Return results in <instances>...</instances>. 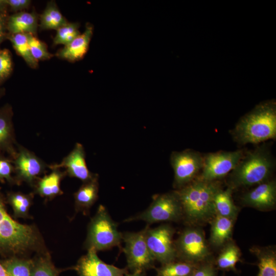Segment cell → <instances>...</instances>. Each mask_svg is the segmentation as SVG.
I'll return each instance as SVG.
<instances>
[{"label":"cell","instance_id":"484cf974","mask_svg":"<svg viewBox=\"0 0 276 276\" xmlns=\"http://www.w3.org/2000/svg\"><path fill=\"white\" fill-rule=\"evenodd\" d=\"M7 38L11 42L14 49L31 67L35 68L38 62L32 57L28 42V34H8Z\"/></svg>","mask_w":276,"mask_h":276},{"label":"cell","instance_id":"836d02e7","mask_svg":"<svg viewBox=\"0 0 276 276\" xmlns=\"http://www.w3.org/2000/svg\"><path fill=\"white\" fill-rule=\"evenodd\" d=\"M12 65L10 51L6 49L0 50V85L11 74Z\"/></svg>","mask_w":276,"mask_h":276},{"label":"cell","instance_id":"d590c367","mask_svg":"<svg viewBox=\"0 0 276 276\" xmlns=\"http://www.w3.org/2000/svg\"><path fill=\"white\" fill-rule=\"evenodd\" d=\"M8 8L16 13L28 8L31 1L30 0H6Z\"/></svg>","mask_w":276,"mask_h":276},{"label":"cell","instance_id":"4fadbf2b","mask_svg":"<svg viewBox=\"0 0 276 276\" xmlns=\"http://www.w3.org/2000/svg\"><path fill=\"white\" fill-rule=\"evenodd\" d=\"M85 158V151L83 146L77 143L71 151L63 158L60 163L49 165V169L52 170L64 168L66 175L78 178L85 182L98 175L89 171Z\"/></svg>","mask_w":276,"mask_h":276},{"label":"cell","instance_id":"f35d334b","mask_svg":"<svg viewBox=\"0 0 276 276\" xmlns=\"http://www.w3.org/2000/svg\"><path fill=\"white\" fill-rule=\"evenodd\" d=\"M0 276H8V273L3 265L0 262Z\"/></svg>","mask_w":276,"mask_h":276},{"label":"cell","instance_id":"f546056e","mask_svg":"<svg viewBox=\"0 0 276 276\" xmlns=\"http://www.w3.org/2000/svg\"><path fill=\"white\" fill-rule=\"evenodd\" d=\"M79 24L78 22H67L64 26L57 29L53 39L54 45L62 44L64 46L70 43L80 32Z\"/></svg>","mask_w":276,"mask_h":276},{"label":"cell","instance_id":"ac0fdd59","mask_svg":"<svg viewBox=\"0 0 276 276\" xmlns=\"http://www.w3.org/2000/svg\"><path fill=\"white\" fill-rule=\"evenodd\" d=\"M38 16L35 11L18 12L8 16L7 22L8 34L24 33L35 36L38 26Z\"/></svg>","mask_w":276,"mask_h":276},{"label":"cell","instance_id":"9c48e42d","mask_svg":"<svg viewBox=\"0 0 276 276\" xmlns=\"http://www.w3.org/2000/svg\"><path fill=\"white\" fill-rule=\"evenodd\" d=\"M203 162V155L193 149L172 152L170 164L174 171V188L179 190L198 178Z\"/></svg>","mask_w":276,"mask_h":276},{"label":"cell","instance_id":"e575fe53","mask_svg":"<svg viewBox=\"0 0 276 276\" xmlns=\"http://www.w3.org/2000/svg\"><path fill=\"white\" fill-rule=\"evenodd\" d=\"M192 276H217V272L212 263L206 262L197 265Z\"/></svg>","mask_w":276,"mask_h":276},{"label":"cell","instance_id":"4316f807","mask_svg":"<svg viewBox=\"0 0 276 276\" xmlns=\"http://www.w3.org/2000/svg\"><path fill=\"white\" fill-rule=\"evenodd\" d=\"M197 265L187 262L174 261L156 268V276H192Z\"/></svg>","mask_w":276,"mask_h":276},{"label":"cell","instance_id":"f1b7e54d","mask_svg":"<svg viewBox=\"0 0 276 276\" xmlns=\"http://www.w3.org/2000/svg\"><path fill=\"white\" fill-rule=\"evenodd\" d=\"M32 199V194H25L20 192H9L7 195V201L12 206L16 216L27 215Z\"/></svg>","mask_w":276,"mask_h":276},{"label":"cell","instance_id":"603a6c76","mask_svg":"<svg viewBox=\"0 0 276 276\" xmlns=\"http://www.w3.org/2000/svg\"><path fill=\"white\" fill-rule=\"evenodd\" d=\"M258 259L257 276H276V254L270 247H254L251 249Z\"/></svg>","mask_w":276,"mask_h":276},{"label":"cell","instance_id":"e0dca14e","mask_svg":"<svg viewBox=\"0 0 276 276\" xmlns=\"http://www.w3.org/2000/svg\"><path fill=\"white\" fill-rule=\"evenodd\" d=\"M93 31V26L90 24H87L84 31L59 50L56 56L59 58L71 62L81 60L88 50Z\"/></svg>","mask_w":276,"mask_h":276},{"label":"cell","instance_id":"d6a6232c","mask_svg":"<svg viewBox=\"0 0 276 276\" xmlns=\"http://www.w3.org/2000/svg\"><path fill=\"white\" fill-rule=\"evenodd\" d=\"M14 167L12 159L7 155L0 154V182L15 184Z\"/></svg>","mask_w":276,"mask_h":276},{"label":"cell","instance_id":"1f68e13d","mask_svg":"<svg viewBox=\"0 0 276 276\" xmlns=\"http://www.w3.org/2000/svg\"><path fill=\"white\" fill-rule=\"evenodd\" d=\"M28 42L31 55L38 62L52 57L53 55L48 51L46 44L35 35L28 34Z\"/></svg>","mask_w":276,"mask_h":276},{"label":"cell","instance_id":"6da1fadb","mask_svg":"<svg viewBox=\"0 0 276 276\" xmlns=\"http://www.w3.org/2000/svg\"><path fill=\"white\" fill-rule=\"evenodd\" d=\"M220 188L218 181H209L197 178L182 188L176 190L183 217L192 223L211 221L216 215L214 196Z\"/></svg>","mask_w":276,"mask_h":276},{"label":"cell","instance_id":"ba28073f","mask_svg":"<svg viewBox=\"0 0 276 276\" xmlns=\"http://www.w3.org/2000/svg\"><path fill=\"white\" fill-rule=\"evenodd\" d=\"M146 227L138 232L122 234L125 243L123 250L125 255L127 267L132 272H144L154 268L155 259L150 253L145 240Z\"/></svg>","mask_w":276,"mask_h":276},{"label":"cell","instance_id":"277c9868","mask_svg":"<svg viewBox=\"0 0 276 276\" xmlns=\"http://www.w3.org/2000/svg\"><path fill=\"white\" fill-rule=\"evenodd\" d=\"M35 241L32 227L18 222L8 213L5 199L0 191V255L14 256Z\"/></svg>","mask_w":276,"mask_h":276},{"label":"cell","instance_id":"ffe728a7","mask_svg":"<svg viewBox=\"0 0 276 276\" xmlns=\"http://www.w3.org/2000/svg\"><path fill=\"white\" fill-rule=\"evenodd\" d=\"M234 220L216 215L211 220L210 242L215 247L224 246L231 241Z\"/></svg>","mask_w":276,"mask_h":276},{"label":"cell","instance_id":"3957f363","mask_svg":"<svg viewBox=\"0 0 276 276\" xmlns=\"http://www.w3.org/2000/svg\"><path fill=\"white\" fill-rule=\"evenodd\" d=\"M238 144H257L276 137V112L273 104H262L242 117L231 132Z\"/></svg>","mask_w":276,"mask_h":276},{"label":"cell","instance_id":"8d00e7d4","mask_svg":"<svg viewBox=\"0 0 276 276\" xmlns=\"http://www.w3.org/2000/svg\"><path fill=\"white\" fill-rule=\"evenodd\" d=\"M8 15L7 11L0 12V44L7 38V22Z\"/></svg>","mask_w":276,"mask_h":276},{"label":"cell","instance_id":"44dd1931","mask_svg":"<svg viewBox=\"0 0 276 276\" xmlns=\"http://www.w3.org/2000/svg\"><path fill=\"white\" fill-rule=\"evenodd\" d=\"M99 192L98 175L92 179L83 182L74 194L76 208L86 211L95 203L98 199Z\"/></svg>","mask_w":276,"mask_h":276},{"label":"cell","instance_id":"4dcf8cb0","mask_svg":"<svg viewBox=\"0 0 276 276\" xmlns=\"http://www.w3.org/2000/svg\"><path fill=\"white\" fill-rule=\"evenodd\" d=\"M59 273L49 258L42 257L32 261L31 276H58Z\"/></svg>","mask_w":276,"mask_h":276},{"label":"cell","instance_id":"8992f818","mask_svg":"<svg viewBox=\"0 0 276 276\" xmlns=\"http://www.w3.org/2000/svg\"><path fill=\"white\" fill-rule=\"evenodd\" d=\"M182 217L181 203L175 190L154 195L151 203L147 209L124 221L142 220L149 225L154 223L177 221Z\"/></svg>","mask_w":276,"mask_h":276},{"label":"cell","instance_id":"ab89813d","mask_svg":"<svg viewBox=\"0 0 276 276\" xmlns=\"http://www.w3.org/2000/svg\"><path fill=\"white\" fill-rule=\"evenodd\" d=\"M5 94V89L0 87V99L4 96Z\"/></svg>","mask_w":276,"mask_h":276},{"label":"cell","instance_id":"8fae6325","mask_svg":"<svg viewBox=\"0 0 276 276\" xmlns=\"http://www.w3.org/2000/svg\"><path fill=\"white\" fill-rule=\"evenodd\" d=\"M244 154V151L239 149L203 155V167L198 178L209 181H218L235 169Z\"/></svg>","mask_w":276,"mask_h":276},{"label":"cell","instance_id":"cb8c5ba5","mask_svg":"<svg viewBox=\"0 0 276 276\" xmlns=\"http://www.w3.org/2000/svg\"><path fill=\"white\" fill-rule=\"evenodd\" d=\"M41 30H56L65 25L67 21L59 11L56 4L50 1L39 16Z\"/></svg>","mask_w":276,"mask_h":276},{"label":"cell","instance_id":"9a60e30c","mask_svg":"<svg viewBox=\"0 0 276 276\" xmlns=\"http://www.w3.org/2000/svg\"><path fill=\"white\" fill-rule=\"evenodd\" d=\"M241 203L260 210L273 208L276 203V182L268 180L243 194Z\"/></svg>","mask_w":276,"mask_h":276},{"label":"cell","instance_id":"2e32d148","mask_svg":"<svg viewBox=\"0 0 276 276\" xmlns=\"http://www.w3.org/2000/svg\"><path fill=\"white\" fill-rule=\"evenodd\" d=\"M11 105L6 104L0 108V154L13 159L18 143L16 139Z\"/></svg>","mask_w":276,"mask_h":276},{"label":"cell","instance_id":"5b68a950","mask_svg":"<svg viewBox=\"0 0 276 276\" xmlns=\"http://www.w3.org/2000/svg\"><path fill=\"white\" fill-rule=\"evenodd\" d=\"M122 240V233L118 231L117 223L112 219L106 209L100 205L88 225L86 248L97 252L106 250L120 246Z\"/></svg>","mask_w":276,"mask_h":276},{"label":"cell","instance_id":"74e56055","mask_svg":"<svg viewBox=\"0 0 276 276\" xmlns=\"http://www.w3.org/2000/svg\"><path fill=\"white\" fill-rule=\"evenodd\" d=\"M8 6L6 0H0V12L7 11Z\"/></svg>","mask_w":276,"mask_h":276},{"label":"cell","instance_id":"7a4b0ae2","mask_svg":"<svg viewBox=\"0 0 276 276\" xmlns=\"http://www.w3.org/2000/svg\"><path fill=\"white\" fill-rule=\"evenodd\" d=\"M275 168V160L270 149L263 144L244 153L229 173L228 186L233 190L258 185L268 180Z\"/></svg>","mask_w":276,"mask_h":276},{"label":"cell","instance_id":"d4e9b609","mask_svg":"<svg viewBox=\"0 0 276 276\" xmlns=\"http://www.w3.org/2000/svg\"><path fill=\"white\" fill-rule=\"evenodd\" d=\"M240 248L235 243L229 241L224 245L216 263L220 269L235 270L236 265L240 260Z\"/></svg>","mask_w":276,"mask_h":276},{"label":"cell","instance_id":"d6986e66","mask_svg":"<svg viewBox=\"0 0 276 276\" xmlns=\"http://www.w3.org/2000/svg\"><path fill=\"white\" fill-rule=\"evenodd\" d=\"M52 172L38 178L36 183V191L41 196L52 198L62 194L60 188L61 180L66 175L60 169H54Z\"/></svg>","mask_w":276,"mask_h":276},{"label":"cell","instance_id":"5bb4252c","mask_svg":"<svg viewBox=\"0 0 276 276\" xmlns=\"http://www.w3.org/2000/svg\"><path fill=\"white\" fill-rule=\"evenodd\" d=\"M74 269L79 276H125L128 273L127 268H120L103 262L94 249H88Z\"/></svg>","mask_w":276,"mask_h":276},{"label":"cell","instance_id":"30bf717a","mask_svg":"<svg viewBox=\"0 0 276 276\" xmlns=\"http://www.w3.org/2000/svg\"><path fill=\"white\" fill-rule=\"evenodd\" d=\"M174 228L168 224L151 228L146 226L145 240L148 249L155 261L162 265L175 261L177 253L173 236Z\"/></svg>","mask_w":276,"mask_h":276},{"label":"cell","instance_id":"83f0119b","mask_svg":"<svg viewBox=\"0 0 276 276\" xmlns=\"http://www.w3.org/2000/svg\"><path fill=\"white\" fill-rule=\"evenodd\" d=\"M8 276H31L32 261L12 256L0 261Z\"/></svg>","mask_w":276,"mask_h":276},{"label":"cell","instance_id":"7402d4cb","mask_svg":"<svg viewBox=\"0 0 276 276\" xmlns=\"http://www.w3.org/2000/svg\"><path fill=\"white\" fill-rule=\"evenodd\" d=\"M233 191L229 186L225 190L221 188L215 195L214 203L216 215L235 221L238 215V209L232 198Z\"/></svg>","mask_w":276,"mask_h":276},{"label":"cell","instance_id":"7c38bea8","mask_svg":"<svg viewBox=\"0 0 276 276\" xmlns=\"http://www.w3.org/2000/svg\"><path fill=\"white\" fill-rule=\"evenodd\" d=\"M12 161L14 178L17 184L25 181L32 185L39 178V176L49 168V165L35 153L19 144Z\"/></svg>","mask_w":276,"mask_h":276},{"label":"cell","instance_id":"52a82bcc","mask_svg":"<svg viewBox=\"0 0 276 276\" xmlns=\"http://www.w3.org/2000/svg\"><path fill=\"white\" fill-rule=\"evenodd\" d=\"M177 258L197 265L208 260L211 252L203 231L198 227H187L175 241Z\"/></svg>","mask_w":276,"mask_h":276}]
</instances>
